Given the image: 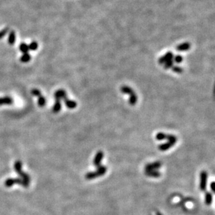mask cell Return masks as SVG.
I'll use <instances>...</instances> for the list:
<instances>
[{"instance_id":"5b68a950","label":"cell","mask_w":215,"mask_h":215,"mask_svg":"<svg viewBox=\"0 0 215 215\" xmlns=\"http://www.w3.org/2000/svg\"><path fill=\"white\" fill-rule=\"evenodd\" d=\"M104 157V153L102 150H99L97 152L93 160V164L96 167H98L101 165V162Z\"/></svg>"},{"instance_id":"6da1fadb","label":"cell","mask_w":215,"mask_h":215,"mask_svg":"<svg viewBox=\"0 0 215 215\" xmlns=\"http://www.w3.org/2000/svg\"><path fill=\"white\" fill-rule=\"evenodd\" d=\"M14 170L15 172L18 174V175L20 176V178H21L22 180H24L27 185L30 184V177L28 174L26 173L25 172L22 171V163L20 160H17L16 162L14 163Z\"/></svg>"},{"instance_id":"7402d4cb","label":"cell","mask_w":215,"mask_h":215,"mask_svg":"<svg viewBox=\"0 0 215 215\" xmlns=\"http://www.w3.org/2000/svg\"><path fill=\"white\" fill-rule=\"evenodd\" d=\"M38 106L40 107H43L45 105V104H46V100H45V98L43 96L39 97V98H38Z\"/></svg>"},{"instance_id":"4fadbf2b","label":"cell","mask_w":215,"mask_h":215,"mask_svg":"<svg viewBox=\"0 0 215 215\" xmlns=\"http://www.w3.org/2000/svg\"><path fill=\"white\" fill-rule=\"evenodd\" d=\"M13 100L11 97H4L0 98V105H11L13 104Z\"/></svg>"},{"instance_id":"9c48e42d","label":"cell","mask_w":215,"mask_h":215,"mask_svg":"<svg viewBox=\"0 0 215 215\" xmlns=\"http://www.w3.org/2000/svg\"><path fill=\"white\" fill-rule=\"evenodd\" d=\"M174 145H175V143H173V142L167 141L166 143L160 145V146H158V149L161 151H166V150H168L169 149H170L171 148H172Z\"/></svg>"},{"instance_id":"277c9868","label":"cell","mask_w":215,"mask_h":215,"mask_svg":"<svg viewBox=\"0 0 215 215\" xmlns=\"http://www.w3.org/2000/svg\"><path fill=\"white\" fill-rule=\"evenodd\" d=\"M207 171H201L200 175V189L202 191H205L207 189Z\"/></svg>"},{"instance_id":"e0dca14e","label":"cell","mask_w":215,"mask_h":215,"mask_svg":"<svg viewBox=\"0 0 215 215\" xmlns=\"http://www.w3.org/2000/svg\"><path fill=\"white\" fill-rule=\"evenodd\" d=\"M61 109H62V103H61V101L56 100V103L52 107V112L54 114H56V113H58L60 112Z\"/></svg>"},{"instance_id":"8992f818","label":"cell","mask_w":215,"mask_h":215,"mask_svg":"<svg viewBox=\"0 0 215 215\" xmlns=\"http://www.w3.org/2000/svg\"><path fill=\"white\" fill-rule=\"evenodd\" d=\"M162 166V163L160 162H155L153 163H150L146 165L145 169L146 171H150V170H156V169H160Z\"/></svg>"},{"instance_id":"5bb4252c","label":"cell","mask_w":215,"mask_h":215,"mask_svg":"<svg viewBox=\"0 0 215 215\" xmlns=\"http://www.w3.org/2000/svg\"><path fill=\"white\" fill-rule=\"evenodd\" d=\"M63 100L65 102L66 107L69 109H74L77 107V104L76 102L71 100L65 98V100Z\"/></svg>"},{"instance_id":"44dd1931","label":"cell","mask_w":215,"mask_h":215,"mask_svg":"<svg viewBox=\"0 0 215 215\" xmlns=\"http://www.w3.org/2000/svg\"><path fill=\"white\" fill-rule=\"evenodd\" d=\"M167 134H165L164 132H159L156 134V139L157 141H163V140H166L167 138Z\"/></svg>"},{"instance_id":"30bf717a","label":"cell","mask_w":215,"mask_h":215,"mask_svg":"<svg viewBox=\"0 0 215 215\" xmlns=\"http://www.w3.org/2000/svg\"><path fill=\"white\" fill-rule=\"evenodd\" d=\"M190 47H191V44L189 43H183L178 45L176 49L179 52H185L189 50Z\"/></svg>"},{"instance_id":"7a4b0ae2","label":"cell","mask_w":215,"mask_h":215,"mask_svg":"<svg viewBox=\"0 0 215 215\" xmlns=\"http://www.w3.org/2000/svg\"><path fill=\"white\" fill-rule=\"evenodd\" d=\"M107 167L105 166H100L97 167V170L95 171H91L89 172L85 175V178L87 180H93L95 179V178H97L100 177V176L104 175L107 172Z\"/></svg>"},{"instance_id":"cb8c5ba5","label":"cell","mask_w":215,"mask_h":215,"mask_svg":"<svg viewBox=\"0 0 215 215\" xmlns=\"http://www.w3.org/2000/svg\"><path fill=\"white\" fill-rule=\"evenodd\" d=\"M173 59H171V60H169V61H167V62L166 63H164V68L165 69H169V68H172L173 66Z\"/></svg>"},{"instance_id":"ac0fdd59","label":"cell","mask_w":215,"mask_h":215,"mask_svg":"<svg viewBox=\"0 0 215 215\" xmlns=\"http://www.w3.org/2000/svg\"><path fill=\"white\" fill-rule=\"evenodd\" d=\"M137 100H138V97L137 95H136L135 93H132V95H130V96L129 103H130V105L134 106V105H136V103H137Z\"/></svg>"},{"instance_id":"7c38bea8","label":"cell","mask_w":215,"mask_h":215,"mask_svg":"<svg viewBox=\"0 0 215 215\" xmlns=\"http://www.w3.org/2000/svg\"><path fill=\"white\" fill-rule=\"evenodd\" d=\"M212 194L210 191H206L205 194V203L207 205H210L212 203Z\"/></svg>"},{"instance_id":"83f0119b","label":"cell","mask_w":215,"mask_h":215,"mask_svg":"<svg viewBox=\"0 0 215 215\" xmlns=\"http://www.w3.org/2000/svg\"><path fill=\"white\" fill-rule=\"evenodd\" d=\"M8 29L6 28V29H3V30H2L1 31H0V39L3 38L4 36H6V33H8Z\"/></svg>"},{"instance_id":"9a60e30c","label":"cell","mask_w":215,"mask_h":215,"mask_svg":"<svg viewBox=\"0 0 215 215\" xmlns=\"http://www.w3.org/2000/svg\"><path fill=\"white\" fill-rule=\"evenodd\" d=\"M15 40H16V35H15V32L14 31H11L9 33L8 38V42L10 45H13L15 43Z\"/></svg>"},{"instance_id":"603a6c76","label":"cell","mask_w":215,"mask_h":215,"mask_svg":"<svg viewBox=\"0 0 215 215\" xmlns=\"http://www.w3.org/2000/svg\"><path fill=\"white\" fill-rule=\"evenodd\" d=\"M28 46H29V50L35 51V50H36V49H37V48L38 47V43L33 41V42H31V43L29 44V45H28Z\"/></svg>"},{"instance_id":"484cf974","label":"cell","mask_w":215,"mask_h":215,"mask_svg":"<svg viewBox=\"0 0 215 215\" xmlns=\"http://www.w3.org/2000/svg\"><path fill=\"white\" fill-rule=\"evenodd\" d=\"M31 93H32L33 96H37V97H40L41 96V93L38 89H33L31 90Z\"/></svg>"},{"instance_id":"ffe728a7","label":"cell","mask_w":215,"mask_h":215,"mask_svg":"<svg viewBox=\"0 0 215 215\" xmlns=\"http://www.w3.org/2000/svg\"><path fill=\"white\" fill-rule=\"evenodd\" d=\"M31 59V56L29 53H25L23 54L21 57H20V62H23V63H27L29 62Z\"/></svg>"},{"instance_id":"2e32d148","label":"cell","mask_w":215,"mask_h":215,"mask_svg":"<svg viewBox=\"0 0 215 215\" xmlns=\"http://www.w3.org/2000/svg\"><path fill=\"white\" fill-rule=\"evenodd\" d=\"M121 92L124 94H128L129 96L132 95V93H134V91L132 90V89H131L130 87H128V86H123V87H121Z\"/></svg>"},{"instance_id":"ba28073f","label":"cell","mask_w":215,"mask_h":215,"mask_svg":"<svg viewBox=\"0 0 215 215\" xmlns=\"http://www.w3.org/2000/svg\"><path fill=\"white\" fill-rule=\"evenodd\" d=\"M173 54L171 52H169L166 54H164V56H162L161 58H159L158 60V62H159L160 64H164V63H166L167 61L173 59Z\"/></svg>"},{"instance_id":"3957f363","label":"cell","mask_w":215,"mask_h":215,"mask_svg":"<svg viewBox=\"0 0 215 215\" xmlns=\"http://www.w3.org/2000/svg\"><path fill=\"white\" fill-rule=\"evenodd\" d=\"M4 185H5V186L6 187H11L13 186V185H20L23 187H26V188L29 186V185H27L24 180H22L21 178H8V179L5 181Z\"/></svg>"},{"instance_id":"d4e9b609","label":"cell","mask_w":215,"mask_h":215,"mask_svg":"<svg viewBox=\"0 0 215 215\" xmlns=\"http://www.w3.org/2000/svg\"><path fill=\"white\" fill-rule=\"evenodd\" d=\"M172 69H173V71L174 72H175V73H178V74L182 73L183 71V69L182 68H180L179 66H173L172 67Z\"/></svg>"},{"instance_id":"d6986e66","label":"cell","mask_w":215,"mask_h":215,"mask_svg":"<svg viewBox=\"0 0 215 215\" xmlns=\"http://www.w3.org/2000/svg\"><path fill=\"white\" fill-rule=\"evenodd\" d=\"M19 49H20V52H22L23 54L28 53V51L29 50L28 45H27L25 43H21L20 45Z\"/></svg>"},{"instance_id":"4316f807","label":"cell","mask_w":215,"mask_h":215,"mask_svg":"<svg viewBox=\"0 0 215 215\" xmlns=\"http://www.w3.org/2000/svg\"><path fill=\"white\" fill-rule=\"evenodd\" d=\"M173 62H175L178 63H180L181 62H182L183 58H182V56L177 55V56H175V57L173 58Z\"/></svg>"},{"instance_id":"8fae6325","label":"cell","mask_w":215,"mask_h":215,"mask_svg":"<svg viewBox=\"0 0 215 215\" xmlns=\"http://www.w3.org/2000/svg\"><path fill=\"white\" fill-rule=\"evenodd\" d=\"M145 175L148 176V177L152 178H159L161 176V173L159 171L156 170H150L145 171Z\"/></svg>"},{"instance_id":"f1b7e54d","label":"cell","mask_w":215,"mask_h":215,"mask_svg":"<svg viewBox=\"0 0 215 215\" xmlns=\"http://www.w3.org/2000/svg\"><path fill=\"white\" fill-rule=\"evenodd\" d=\"M214 186H215V182L213 181V182H212L211 184H210V189H211L212 193H214V192H215Z\"/></svg>"},{"instance_id":"52a82bcc","label":"cell","mask_w":215,"mask_h":215,"mask_svg":"<svg viewBox=\"0 0 215 215\" xmlns=\"http://www.w3.org/2000/svg\"><path fill=\"white\" fill-rule=\"evenodd\" d=\"M54 98H55L56 100L58 101H61L62 99L65 100V98H67L66 92L63 89L58 90L57 91H56L55 93H54Z\"/></svg>"}]
</instances>
